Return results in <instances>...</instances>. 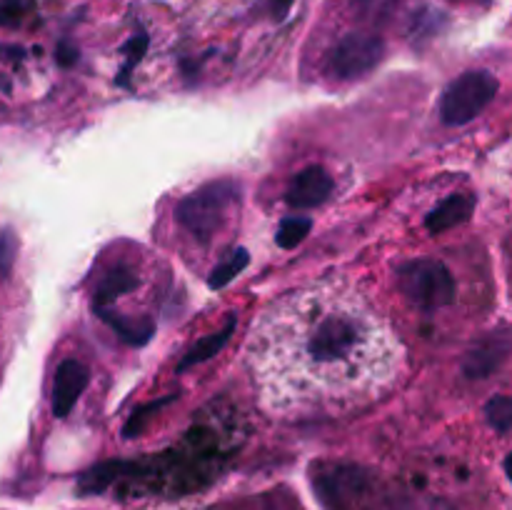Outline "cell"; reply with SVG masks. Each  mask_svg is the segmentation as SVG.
Here are the masks:
<instances>
[{
  "instance_id": "8fae6325",
  "label": "cell",
  "mask_w": 512,
  "mask_h": 510,
  "mask_svg": "<svg viewBox=\"0 0 512 510\" xmlns=\"http://www.w3.org/2000/svg\"><path fill=\"white\" fill-rule=\"evenodd\" d=\"M138 275L133 273L130 268H125V265H118V268H110L108 273L103 275V280L98 283V288H95V295H93V308H108L110 303H113L115 298H120V295L130 293V290L138 288Z\"/></svg>"
},
{
  "instance_id": "9a60e30c",
  "label": "cell",
  "mask_w": 512,
  "mask_h": 510,
  "mask_svg": "<svg viewBox=\"0 0 512 510\" xmlns=\"http://www.w3.org/2000/svg\"><path fill=\"white\" fill-rule=\"evenodd\" d=\"M123 53H125V65L120 68L118 73V85H123V88H128L130 85V73L135 70V65L143 60V55L148 53V35L140 30V33H135L133 38L128 40V43L123 45Z\"/></svg>"
},
{
  "instance_id": "7c38bea8",
  "label": "cell",
  "mask_w": 512,
  "mask_h": 510,
  "mask_svg": "<svg viewBox=\"0 0 512 510\" xmlns=\"http://www.w3.org/2000/svg\"><path fill=\"white\" fill-rule=\"evenodd\" d=\"M95 313H98V318L103 320V323H108L110 328H113L115 333H118L120 338L125 340V343L135 345V348H140V345L148 343V340L153 338V333H155L153 320L125 318V315L113 313L110 308H98Z\"/></svg>"
},
{
  "instance_id": "d6986e66",
  "label": "cell",
  "mask_w": 512,
  "mask_h": 510,
  "mask_svg": "<svg viewBox=\"0 0 512 510\" xmlns=\"http://www.w3.org/2000/svg\"><path fill=\"white\" fill-rule=\"evenodd\" d=\"M175 400V395H168V398H163V400H153V403H148V405H143V408H138L133 413V418L128 420V425H125L123 428V435L125 438H133L135 433H138V430H143V425H145V420L150 418L148 413H153V410H160V408H165V405H170Z\"/></svg>"
},
{
  "instance_id": "5bb4252c",
  "label": "cell",
  "mask_w": 512,
  "mask_h": 510,
  "mask_svg": "<svg viewBox=\"0 0 512 510\" xmlns=\"http://www.w3.org/2000/svg\"><path fill=\"white\" fill-rule=\"evenodd\" d=\"M310 230H313V220L305 218V215H290L280 223L278 233H275V243L283 250H293L308 238Z\"/></svg>"
},
{
  "instance_id": "4fadbf2b",
  "label": "cell",
  "mask_w": 512,
  "mask_h": 510,
  "mask_svg": "<svg viewBox=\"0 0 512 510\" xmlns=\"http://www.w3.org/2000/svg\"><path fill=\"white\" fill-rule=\"evenodd\" d=\"M248 265H250L248 250L245 248L233 250V253H230L223 263L215 265V268L210 270V278H208L210 290H220V288H225V285H230L240 273H243L245 268H248Z\"/></svg>"
},
{
  "instance_id": "6da1fadb",
  "label": "cell",
  "mask_w": 512,
  "mask_h": 510,
  "mask_svg": "<svg viewBox=\"0 0 512 510\" xmlns=\"http://www.w3.org/2000/svg\"><path fill=\"white\" fill-rule=\"evenodd\" d=\"M395 348L363 303L340 293H300L260 330V375L275 400L360 393L393 370Z\"/></svg>"
},
{
  "instance_id": "8992f818",
  "label": "cell",
  "mask_w": 512,
  "mask_h": 510,
  "mask_svg": "<svg viewBox=\"0 0 512 510\" xmlns=\"http://www.w3.org/2000/svg\"><path fill=\"white\" fill-rule=\"evenodd\" d=\"M512 353V330H490L488 335L473 343L463 358V375L470 380L490 378Z\"/></svg>"
},
{
  "instance_id": "2e32d148",
  "label": "cell",
  "mask_w": 512,
  "mask_h": 510,
  "mask_svg": "<svg viewBox=\"0 0 512 510\" xmlns=\"http://www.w3.org/2000/svg\"><path fill=\"white\" fill-rule=\"evenodd\" d=\"M485 415H488V423L493 425L498 433H510L512 430V398L508 395H495L485 405Z\"/></svg>"
},
{
  "instance_id": "3957f363",
  "label": "cell",
  "mask_w": 512,
  "mask_h": 510,
  "mask_svg": "<svg viewBox=\"0 0 512 510\" xmlns=\"http://www.w3.org/2000/svg\"><path fill=\"white\" fill-rule=\"evenodd\" d=\"M398 288L415 308L433 313L455 300V278L440 260L418 258L398 268Z\"/></svg>"
},
{
  "instance_id": "7402d4cb",
  "label": "cell",
  "mask_w": 512,
  "mask_h": 510,
  "mask_svg": "<svg viewBox=\"0 0 512 510\" xmlns=\"http://www.w3.org/2000/svg\"><path fill=\"white\" fill-rule=\"evenodd\" d=\"M505 475H508L510 483H512V453L505 458Z\"/></svg>"
},
{
  "instance_id": "44dd1931",
  "label": "cell",
  "mask_w": 512,
  "mask_h": 510,
  "mask_svg": "<svg viewBox=\"0 0 512 510\" xmlns=\"http://www.w3.org/2000/svg\"><path fill=\"white\" fill-rule=\"evenodd\" d=\"M293 3H295V0H268V10H270V15H273V20L288 18Z\"/></svg>"
},
{
  "instance_id": "277c9868",
  "label": "cell",
  "mask_w": 512,
  "mask_h": 510,
  "mask_svg": "<svg viewBox=\"0 0 512 510\" xmlns=\"http://www.w3.org/2000/svg\"><path fill=\"white\" fill-rule=\"evenodd\" d=\"M498 78L488 70H468L445 88L440 98V118L445 125H468L493 103Z\"/></svg>"
},
{
  "instance_id": "ffe728a7",
  "label": "cell",
  "mask_w": 512,
  "mask_h": 510,
  "mask_svg": "<svg viewBox=\"0 0 512 510\" xmlns=\"http://www.w3.org/2000/svg\"><path fill=\"white\" fill-rule=\"evenodd\" d=\"M55 60H58V65H63V68H70V65L78 63V48H75L70 40H60L58 48H55Z\"/></svg>"
},
{
  "instance_id": "52a82bcc",
  "label": "cell",
  "mask_w": 512,
  "mask_h": 510,
  "mask_svg": "<svg viewBox=\"0 0 512 510\" xmlns=\"http://www.w3.org/2000/svg\"><path fill=\"white\" fill-rule=\"evenodd\" d=\"M90 383V370L88 365L80 363L75 358H65L63 363L55 368L53 378V398H50V408L58 420L68 418L70 410L75 408V403L80 400V395L85 393Z\"/></svg>"
},
{
  "instance_id": "7a4b0ae2",
  "label": "cell",
  "mask_w": 512,
  "mask_h": 510,
  "mask_svg": "<svg viewBox=\"0 0 512 510\" xmlns=\"http://www.w3.org/2000/svg\"><path fill=\"white\" fill-rule=\"evenodd\" d=\"M238 185L233 180H213L200 185L175 205V220L195 240L208 243L225 225L230 210L238 205Z\"/></svg>"
},
{
  "instance_id": "ba28073f",
  "label": "cell",
  "mask_w": 512,
  "mask_h": 510,
  "mask_svg": "<svg viewBox=\"0 0 512 510\" xmlns=\"http://www.w3.org/2000/svg\"><path fill=\"white\" fill-rule=\"evenodd\" d=\"M330 193H333V178L328 170L320 165H308L290 180L285 190V203L295 210H310L323 205Z\"/></svg>"
},
{
  "instance_id": "e0dca14e",
  "label": "cell",
  "mask_w": 512,
  "mask_h": 510,
  "mask_svg": "<svg viewBox=\"0 0 512 510\" xmlns=\"http://www.w3.org/2000/svg\"><path fill=\"white\" fill-rule=\"evenodd\" d=\"M18 255V235L13 228L0 230V280H8Z\"/></svg>"
},
{
  "instance_id": "ac0fdd59",
  "label": "cell",
  "mask_w": 512,
  "mask_h": 510,
  "mask_svg": "<svg viewBox=\"0 0 512 510\" xmlns=\"http://www.w3.org/2000/svg\"><path fill=\"white\" fill-rule=\"evenodd\" d=\"M30 10V0H0V28H18Z\"/></svg>"
},
{
  "instance_id": "5b68a950",
  "label": "cell",
  "mask_w": 512,
  "mask_h": 510,
  "mask_svg": "<svg viewBox=\"0 0 512 510\" xmlns=\"http://www.w3.org/2000/svg\"><path fill=\"white\" fill-rule=\"evenodd\" d=\"M385 55V43L380 35L350 33L340 38L328 53V73L338 80H355L378 68Z\"/></svg>"
},
{
  "instance_id": "30bf717a",
  "label": "cell",
  "mask_w": 512,
  "mask_h": 510,
  "mask_svg": "<svg viewBox=\"0 0 512 510\" xmlns=\"http://www.w3.org/2000/svg\"><path fill=\"white\" fill-rule=\"evenodd\" d=\"M235 325H238V323H235V320L230 318L228 323L223 325V328L215 330V333H210V335H205V338L198 340V343H195V345H190V348L185 350L183 358H180L178 373H185V370H190V368H193V365L205 363V360H210V358H213V355H218L220 350H223L225 345H228L230 335L235 333Z\"/></svg>"
},
{
  "instance_id": "9c48e42d",
  "label": "cell",
  "mask_w": 512,
  "mask_h": 510,
  "mask_svg": "<svg viewBox=\"0 0 512 510\" xmlns=\"http://www.w3.org/2000/svg\"><path fill=\"white\" fill-rule=\"evenodd\" d=\"M475 210V198L468 193H453L445 200H440L433 210L425 218V228L433 235L445 233V230L455 228V225L465 223V220L473 215Z\"/></svg>"
}]
</instances>
